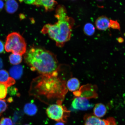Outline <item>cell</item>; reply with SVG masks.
<instances>
[{
    "label": "cell",
    "instance_id": "5",
    "mask_svg": "<svg viewBox=\"0 0 125 125\" xmlns=\"http://www.w3.org/2000/svg\"><path fill=\"white\" fill-rule=\"evenodd\" d=\"M62 101H58L57 104H51L46 109L48 116L56 121L66 123L70 115V111L62 104Z\"/></svg>",
    "mask_w": 125,
    "mask_h": 125
},
{
    "label": "cell",
    "instance_id": "15",
    "mask_svg": "<svg viewBox=\"0 0 125 125\" xmlns=\"http://www.w3.org/2000/svg\"><path fill=\"white\" fill-rule=\"evenodd\" d=\"M23 111L26 115L30 116H32L37 113V107L33 103H29L24 106Z\"/></svg>",
    "mask_w": 125,
    "mask_h": 125
},
{
    "label": "cell",
    "instance_id": "2",
    "mask_svg": "<svg viewBox=\"0 0 125 125\" xmlns=\"http://www.w3.org/2000/svg\"><path fill=\"white\" fill-rule=\"evenodd\" d=\"M55 16L57 21L53 24L45 25L42 29V33L47 34L55 41L58 47H62L71 38L74 20L69 17L66 9L63 5H59L56 8Z\"/></svg>",
    "mask_w": 125,
    "mask_h": 125
},
{
    "label": "cell",
    "instance_id": "30",
    "mask_svg": "<svg viewBox=\"0 0 125 125\" xmlns=\"http://www.w3.org/2000/svg\"><path fill=\"white\" fill-rule=\"evenodd\" d=\"M7 101L9 102H11L13 101V99L11 98H9L7 100Z\"/></svg>",
    "mask_w": 125,
    "mask_h": 125
},
{
    "label": "cell",
    "instance_id": "3",
    "mask_svg": "<svg viewBox=\"0 0 125 125\" xmlns=\"http://www.w3.org/2000/svg\"><path fill=\"white\" fill-rule=\"evenodd\" d=\"M24 59L31 70L43 75L52 74L58 71L59 64L56 56L43 48H30L25 53Z\"/></svg>",
    "mask_w": 125,
    "mask_h": 125
},
{
    "label": "cell",
    "instance_id": "24",
    "mask_svg": "<svg viewBox=\"0 0 125 125\" xmlns=\"http://www.w3.org/2000/svg\"><path fill=\"white\" fill-rule=\"evenodd\" d=\"M17 89L15 87H9L8 89L9 93L12 95H15L17 93Z\"/></svg>",
    "mask_w": 125,
    "mask_h": 125
},
{
    "label": "cell",
    "instance_id": "13",
    "mask_svg": "<svg viewBox=\"0 0 125 125\" xmlns=\"http://www.w3.org/2000/svg\"><path fill=\"white\" fill-rule=\"evenodd\" d=\"M80 82L79 80L75 78H73L69 80L66 86L68 89L71 92H75L79 89Z\"/></svg>",
    "mask_w": 125,
    "mask_h": 125
},
{
    "label": "cell",
    "instance_id": "7",
    "mask_svg": "<svg viewBox=\"0 0 125 125\" xmlns=\"http://www.w3.org/2000/svg\"><path fill=\"white\" fill-rule=\"evenodd\" d=\"M97 86L91 84H87L83 85L79 89V97L86 98H96L98 97Z\"/></svg>",
    "mask_w": 125,
    "mask_h": 125
},
{
    "label": "cell",
    "instance_id": "16",
    "mask_svg": "<svg viewBox=\"0 0 125 125\" xmlns=\"http://www.w3.org/2000/svg\"><path fill=\"white\" fill-rule=\"evenodd\" d=\"M83 32L86 35L90 36L94 33L95 27L92 23H86L84 26Z\"/></svg>",
    "mask_w": 125,
    "mask_h": 125
},
{
    "label": "cell",
    "instance_id": "10",
    "mask_svg": "<svg viewBox=\"0 0 125 125\" xmlns=\"http://www.w3.org/2000/svg\"><path fill=\"white\" fill-rule=\"evenodd\" d=\"M57 3L56 0H37L33 4L37 7L42 6L47 11H51L54 9Z\"/></svg>",
    "mask_w": 125,
    "mask_h": 125
},
{
    "label": "cell",
    "instance_id": "27",
    "mask_svg": "<svg viewBox=\"0 0 125 125\" xmlns=\"http://www.w3.org/2000/svg\"><path fill=\"white\" fill-rule=\"evenodd\" d=\"M3 62L2 59L0 58V69L2 68L3 67Z\"/></svg>",
    "mask_w": 125,
    "mask_h": 125
},
{
    "label": "cell",
    "instance_id": "26",
    "mask_svg": "<svg viewBox=\"0 0 125 125\" xmlns=\"http://www.w3.org/2000/svg\"><path fill=\"white\" fill-rule=\"evenodd\" d=\"M4 6V3L1 0H0V12L3 9Z\"/></svg>",
    "mask_w": 125,
    "mask_h": 125
},
{
    "label": "cell",
    "instance_id": "19",
    "mask_svg": "<svg viewBox=\"0 0 125 125\" xmlns=\"http://www.w3.org/2000/svg\"><path fill=\"white\" fill-rule=\"evenodd\" d=\"M10 77L8 73L6 70H0V83H6Z\"/></svg>",
    "mask_w": 125,
    "mask_h": 125
},
{
    "label": "cell",
    "instance_id": "12",
    "mask_svg": "<svg viewBox=\"0 0 125 125\" xmlns=\"http://www.w3.org/2000/svg\"><path fill=\"white\" fill-rule=\"evenodd\" d=\"M9 73L13 79H18L21 78L23 73V67L21 65L12 66L9 70Z\"/></svg>",
    "mask_w": 125,
    "mask_h": 125
},
{
    "label": "cell",
    "instance_id": "9",
    "mask_svg": "<svg viewBox=\"0 0 125 125\" xmlns=\"http://www.w3.org/2000/svg\"><path fill=\"white\" fill-rule=\"evenodd\" d=\"M110 20L107 17L102 16L98 18L95 22L97 29L100 31H105L109 28Z\"/></svg>",
    "mask_w": 125,
    "mask_h": 125
},
{
    "label": "cell",
    "instance_id": "23",
    "mask_svg": "<svg viewBox=\"0 0 125 125\" xmlns=\"http://www.w3.org/2000/svg\"><path fill=\"white\" fill-rule=\"evenodd\" d=\"M37 0H19L20 2H23L28 4H33Z\"/></svg>",
    "mask_w": 125,
    "mask_h": 125
},
{
    "label": "cell",
    "instance_id": "32",
    "mask_svg": "<svg viewBox=\"0 0 125 125\" xmlns=\"http://www.w3.org/2000/svg\"><path fill=\"white\" fill-rule=\"evenodd\" d=\"M29 125V124H26V125Z\"/></svg>",
    "mask_w": 125,
    "mask_h": 125
},
{
    "label": "cell",
    "instance_id": "6",
    "mask_svg": "<svg viewBox=\"0 0 125 125\" xmlns=\"http://www.w3.org/2000/svg\"><path fill=\"white\" fill-rule=\"evenodd\" d=\"M85 125H117L115 120L110 117L107 119H101L91 115H86L84 117Z\"/></svg>",
    "mask_w": 125,
    "mask_h": 125
},
{
    "label": "cell",
    "instance_id": "1",
    "mask_svg": "<svg viewBox=\"0 0 125 125\" xmlns=\"http://www.w3.org/2000/svg\"><path fill=\"white\" fill-rule=\"evenodd\" d=\"M58 74L57 73L41 75L34 79L31 84L30 94L40 99L44 97L62 101L68 90L65 81L58 77Z\"/></svg>",
    "mask_w": 125,
    "mask_h": 125
},
{
    "label": "cell",
    "instance_id": "17",
    "mask_svg": "<svg viewBox=\"0 0 125 125\" xmlns=\"http://www.w3.org/2000/svg\"><path fill=\"white\" fill-rule=\"evenodd\" d=\"M9 61L12 64L17 65L19 64L22 61V57L19 54L12 53L9 57Z\"/></svg>",
    "mask_w": 125,
    "mask_h": 125
},
{
    "label": "cell",
    "instance_id": "25",
    "mask_svg": "<svg viewBox=\"0 0 125 125\" xmlns=\"http://www.w3.org/2000/svg\"><path fill=\"white\" fill-rule=\"evenodd\" d=\"M4 51V45L3 42L0 40V53H2Z\"/></svg>",
    "mask_w": 125,
    "mask_h": 125
},
{
    "label": "cell",
    "instance_id": "28",
    "mask_svg": "<svg viewBox=\"0 0 125 125\" xmlns=\"http://www.w3.org/2000/svg\"><path fill=\"white\" fill-rule=\"evenodd\" d=\"M55 125H65L63 123L61 122H58V123H56Z\"/></svg>",
    "mask_w": 125,
    "mask_h": 125
},
{
    "label": "cell",
    "instance_id": "20",
    "mask_svg": "<svg viewBox=\"0 0 125 125\" xmlns=\"http://www.w3.org/2000/svg\"><path fill=\"white\" fill-rule=\"evenodd\" d=\"M8 108V105L5 100H0V116L6 111Z\"/></svg>",
    "mask_w": 125,
    "mask_h": 125
},
{
    "label": "cell",
    "instance_id": "14",
    "mask_svg": "<svg viewBox=\"0 0 125 125\" xmlns=\"http://www.w3.org/2000/svg\"><path fill=\"white\" fill-rule=\"evenodd\" d=\"M105 106L101 103L97 104L94 109V113L95 116L101 118L104 116L107 112Z\"/></svg>",
    "mask_w": 125,
    "mask_h": 125
},
{
    "label": "cell",
    "instance_id": "4",
    "mask_svg": "<svg viewBox=\"0 0 125 125\" xmlns=\"http://www.w3.org/2000/svg\"><path fill=\"white\" fill-rule=\"evenodd\" d=\"M5 48L7 52L21 56L26 52V44L24 38L19 33L13 32L7 36Z\"/></svg>",
    "mask_w": 125,
    "mask_h": 125
},
{
    "label": "cell",
    "instance_id": "8",
    "mask_svg": "<svg viewBox=\"0 0 125 125\" xmlns=\"http://www.w3.org/2000/svg\"><path fill=\"white\" fill-rule=\"evenodd\" d=\"M72 106L73 109L76 110L84 111L92 108L93 105L90 104L88 99L78 97L73 100Z\"/></svg>",
    "mask_w": 125,
    "mask_h": 125
},
{
    "label": "cell",
    "instance_id": "31",
    "mask_svg": "<svg viewBox=\"0 0 125 125\" xmlns=\"http://www.w3.org/2000/svg\"><path fill=\"white\" fill-rule=\"evenodd\" d=\"M97 0L98 1H104V0Z\"/></svg>",
    "mask_w": 125,
    "mask_h": 125
},
{
    "label": "cell",
    "instance_id": "29",
    "mask_svg": "<svg viewBox=\"0 0 125 125\" xmlns=\"http://www.w3.org/2000/svg\"><path fill=\"white\" fill-rule=\"evenodd\" d=\"M123 39L122 38H120L118 39V42L120 43H122L123 42Z\"/></svg>",
    "mask_w": 125,
    "mask_h": 125
},
{
    "label": "cell",
    "instance_id": "18",
    "mask_svg": "<svg viewBox=\"0 0 125 125\" xmlns=\"http://www.w3.org/2000/svg\"><path fill=\"white\" fill-rule=\"evenodd\" d=\"M9 87L7 84L0 83V100H2L6 97Z\"/></svg>",
    "mask_w": 125,
    "mask_h": 125
},
{
    "label": "cell",
    "instance_id": "11",
    "mask_svg": "<svg viewBox=\"0 0 125 125\" xmlns=\"http://www.w3.org/2000/svg\"><path fill=\"white\" fill-rule=\"evenodd\" d=\"M18 3L15 0H7L5 5V8L7 13L12 14L16 12L18 8Z\"/></svg>",
    "mask_w": 125,
    "mask_h": 125
},
{
    "label": "cell",
    "instance_id": "22",
    "mask_svg": "<svg viewBox=\"0 0 125 125\" xmlns=\"http://www.w3.org/2000/svg\"><path fill=\"white\" fill-rule=\"evenodd\" d=\"M109 28L120 30V25L118 21L112 20H110Z\"/></svg>",
    "mask_w": 125,
    "mask_h": 125
},
{
    "label": "cell",
    "instance_id": "21",
    "mask_svg": "<svg viewBox=\"0 0 125 125\" xmlns=\"http://www.w3.org/2000/svg\"><path fill=\"white\" fill-rule=\"evenodd\" d=\"M0 125H13V123L10 118L3 117L0 120Z\"/></svg>",
    "mask_w": 125,
    "mask_h": 125
}]
</instances>
